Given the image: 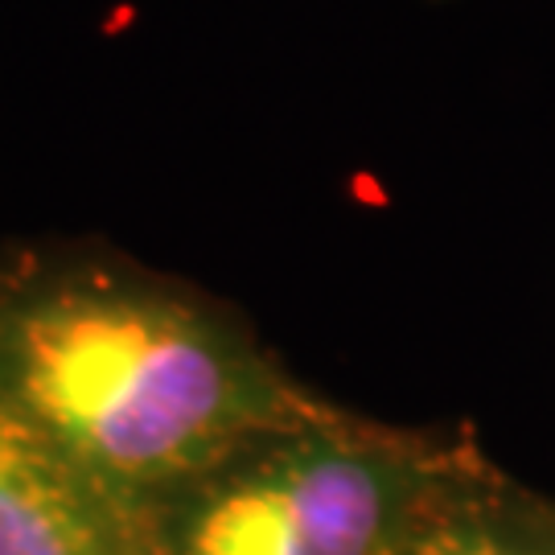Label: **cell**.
Here are the masks:
<instances>
[{
  "label": "cell",
  "instance_id": "2",
  "mask_svg": "<svg viewBox=\"0 0 555 555\" xmlns=\"http://www.w3.org/2000/svg\"><path fill=\"white\" fill-rule=\"evenodd\" d=\"M456 474L449 456L337 412L280 424L140 518V555H391Z\"/></svg>",
  "mask_w": 555,
  "mask_h": 555
},
{
  "label": "cell",
  "instance_id": "1",
  "mask_svg": "<svg viewBox=\"0 0 555 555\" xmlns=\"http://www.w3.org/2000/svg\"><path fill=\"white\" fill-rule=\"evenodd\" d=\"M0 399L132 539L247 440L321 408L215 300L87 256L0 276Z\"/></svg>",
  "mask_w": 555,
  "mask_h": 555
},
{
  "label": "cell",
  "instance_id": "3",
  "mask_svg": "<svg viewBox=\"0 0 555 555\" xmlns=\"http://www.w3.org/2000/svg\"><path fill=\"white\" fill-rule=\"evenodd\" d=\"M0 555H140L119 522L0 399Z\"/></svg>",
  "mask_w": 555,
  "mask_h": 555
},
{
  "label": "cell",
  "instance_id": "4",
  "mask_svg": "<svg viewBox=\"0 0 555 555\" xmlns=\"http://www.w3.org/2000/svg\"><path fill=\"white\" fill-rule=\"evenodd\" d=\"M391 555H555V527L453 474Z\"/></svg>",
  "mask_w": 555,
  "mask_h": 555
}]
</instances>
